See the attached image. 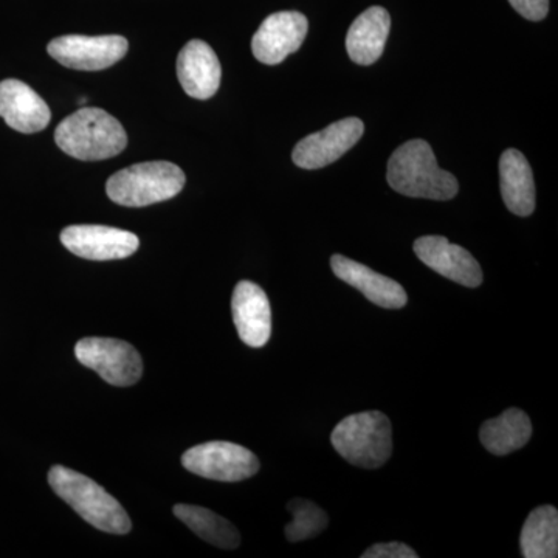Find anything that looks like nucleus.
Returning a JSON list of instances; mask_svg holds the SVG:
<instances>
[{"label":"nucleus","instance_id":"1","mask_svg":"<svg viewBox=\"0 0 558 558\" xmlns=\"http://www.w3.org/2000/svg\"><path fill=\"white\" fill-rule=\"evenodd\" d=\"M387 180L396 193L429 201H450L459 183L450 172L440 170L432 146L416 138L403 143L388 161Z\"/></svg>","mask_w":558,"mask_h":558},{"label":"nucleus","instance_id":"2","mask_svg":"<svg viewBox=\"0 0 558 558\" xmlns=\"http://www.w3.org/2000/svg\"><path fill=\"white\" fill-rule=\"evenodd\" d=\"M58 148L73 159H112L128 146V134L116 117L98 108H83L62 120L54 131Z\"/></svg>","mask_w":558,"mask_h":558},{"label":"nucleus","instance_id":"3","mask_svg":"<svg viewBox=\"0 0 558 558\" xmlns=\"http://www.w3.org/2000/svg\"><path fill=\"white\" fill-rule=\"evenodd\" d=\"M49 484L81 519L108 534H130L132 523L123 506L94 480L64 465H53Z\"/></svg>","mask_w":558,"mask_h":558},{"label":"nucleus","instance_id":"4","mask_svg":"<svg viewBox=\"0 0 558 558\" xmlns=\"http://www.w3.org/2000/svg\"><path fill=\"white\" fill-rule=\"evenodd\" d=\"M185 172L170 161H145L124 168L106 183L109 199L123 207H148L178 196Z\"/></svg>","mask_w":558,"mask_h":558},{"label":"nucleus","instance_id":"5","mask_svg":"<svg viewBox=\"0 0 558 558\" xmlns=\"http://www.w3.org/2000/svg\"><path fill=\"white\" fill-rule=\"evenodd\" d=\"M330 442L349 464L379 469L392 453L391 422L380 411L351 414L333 428Z\"/></svg>","mask_w":558,"mask_h":558},{"label":"nucleus","instance_id":"6","mask_svg":"<svg viewBox=\"0 0 558 558\" xmlns=\"http://www.w3.org/2000/svg\"><path fill=\"white\" fill-rule=\"evenodd\" d=\"M182 465L202 478L238 483L259 470L258 458L245 447L226 440L201 444L182 454Z\"/></svg>","mask_w":558,"mask_h":558},{"label":"nucleus","instance_id":"7","mask_svg":"<svg viewBox=\"0 0 558 558\" xmlns=\"http://www.w3.org/2000/svg\"><path fill=\"white\" fill-rule=\"evenodd\" d=\"M75 355L113 387H131L143 374L142 357L128 341L87 337L76 343Z\"/></svg>","mask_w":558,"mask_h":558},{"label":"nucleus","instance_id":"8","mask_svg":"<svg viewBox=\"0 0 558 558\" xmlns=\"http://www.w3.org/2000/svg\"><path fill=\"white\" fill-rule=\"evenodd\" d=\"M47 50L64 68L97 72L123 60L130 43L119 35H68L50 40Z\"/></svg>","mask_w":558,"mask_h":558},{"label":"nucleus","instance_id":"9","mask_svg":"<svg viewBox=\"0 0 558 558\" xmlns=\"http://www.w3.org/2000/svg\"><path fill=\"white\" fill-rule=\"evenodd\" d=\"M365 132L360 119H344L329 124L325 130L315 132L301 140L292 153V160L303 170H319L343 157L349 149L357 145Z\"/></svg>","mask_w":558,"mask_h":558},{"label":"nucleus","instance_id":"10","mask_svg":"<svg viewBox=\"0 0 558 558\" xmlns=\"http://www.w3.org/2000/svg\"><path fill=\"white\" fill-rule=\"evenodd\" d=\"M61 242L73 255L90 260L130 258L140 247L131 231L106 226H70L62 230Z\"/></svg>","mask_w":558,"mask_h":558},{"label":"nucleus","instance_id":"11","mask_svg":"<svg viewBox=\"0 0 558 558\" xmlns=\"http://www.w3.org/2000/svg\"><path fill=\"white\" fill-rule=\"evenodd\" d=\"M307 31L310 22L299 11L270 14L253 36V54L263 64L277 65L300 49Z\"/></svg>","mask_w":558,"mask_h":558},{"label":"nucleus","instance_id":"12","mask_svg":"<svg viewBox=\"0 0 558 558\" xmlns=\"http://www.w3.org/2000/svg\"><path fill=\"white\" fill-rule=\"evenodd\" d=\"M414 253L425 266L465 288L483 284V270L468 250L451 244L444 236H422L414 242Z\"/></svg>","mask_w":558,"mask_h":558},{"label":"nucleus","instance_id":"13","mask_svg":"<svg viewBox=\"0 0 558 558\" xmlns=\"http://www.w3.org/2000/svg\"><path fill=\"white\" fill-rule=\"evenodd\" d=\"M238 336L252 348L266 347L271 336V310L266 292L252 281H241L231 299Z\"/></svg>","mask_w":558,"mask_h":558},{"label":"nucleus","instance_id":"14","mask_svg":"<svg viewBox=\"0 0 558 558\" xmlns=\"http://www.w3.org/2000/svg\"><path fill=\"white\" fill-rule=\"evenodd\" d=\"M178 78L186 95L196 100H208L220 86L219 58L207 43L190 40L178 57Z\"/></svg>","mask_w":558,"mask_h":558},{"label":"nucleus","instance_id":"15","mask_svg":"<svg viewBox=\"0 0 558 558\" xmlns=\"http://www.w3.org/2000/svg\"><path fill=\"white\" fill-rule=\"evenodd\" d=\"M0 117L11 130L35 134L49 126L51 112L47 102L20 80L0 83Z\"/></svg>","mask_w":558,"mask_h":558},{"label":"nucleus","instance_id":"16","mask_svg":"<svg viewBox=\"0 0 558 558\" xmlns=\"http://www.w3.org/2000/svg\"><path fill=\"white\" fill-rule=\"evenodd\" d=\"M330 267L337 278L360 290L376 306L385 310H402L407 306L409 296L405 289L395 279L384 277L357 260L341 255L330 258Z\"/></svg>","mask_w":558,"mask_h":558},{"label":"nucleus","instance_id":"17","mask_svg":"<svg viewBox=\"0 0 558 558\" xmlns=\"http://www.w3.org/2000/svg\"><path fill=\"white\" fill-rule=\"evenodd\" d=\"M391 16L381 7H371L352 22L347 36L349 58L359 65L374 64L387 46Z\"/></svg>","mask_w":558,"mask_h":558},{"label":"nucleus","instance_id":"18","mask_svg":"<svg viewBox=\"0 0 558 558\" xmlns=\"http://www.w3.org/2000/svg\"><path fill=\"white\" fill-rule=\"evenodd\" d=\"M501 196L510 213L527 218L535 209V182L531 165L517 149H508L499 159Z\"/></svg>","mask_w":558,"mask_h":558},{"label":"nucleus","instance_id":"19","mask_svg":"<svg viewBox=\"0 0 558 558\" xmlns=\"http://www.w3.org/2000/svg\"><path fill=\"white\" fill-rule=\"evenodd\" d=\"M532 436L531 418L523 410L509 409L501 416L484 422L480 439L487 451L497 457H506L523 449Z\"/></svg>","mask_w":558,"mask_h":558},{"label":"nucleus","instance_id":"20","mask_svg":"<svg viewBox=\"0 0 558 558\" xmlns=\"http://www.w3.org/2000/svg\"><path fill=\"white\" fill-rule=\"evenodd\" d=\"M174 515L209 545L222 549L240 548V532L218 513L201 506L178 505L174 506Z\"/></svg>","mask_w":558,"mask_h":558},{"label":"nucleus","instance_id":"21","mask_svg":"<svg viewBox=\"0 0 558 558\" xmlns=\"http://www.w3.org/2000/svg\"><path fill=\"white\" fill-rule=\"evenodd\" d=\"M520 546L526 558L558 556V512L554 506L532 510L521 531Z\"/></svg>","mask_w":558,"mask_h":558},{"label":"nucleus","instance_id":"22","mask_svg":"<svg viewBox=\"0 0 558 558\" xmlns=\"http://www.w3.org/2000/svg\"><path fill=\"white\" fill-rule=\"evenodd\" d=\"M293 521L286 526V537L296 543L317 537L329 524L328 513L310 499L295 498L288 505Z\"/></svg>","mask_w":558,"mask_h":558},{"label":"nucleus","instance_id":"23","mask_svg":"<svg viewBox=\"0 0 558 558\" xmlns=\"http://www.w3.org/2000/svg\"><path fill=\"white\" fill-rule=\"evenodd\" d=\"M417 553L405 543H379L362 554V558H417Z\"/></svg>","mask_w":558,"mask_h":558},{"label":"nucleus","instance_id":"24","mask_svg":"<svg viewBox=\"0 0 558 558\" xmlns=\"http://www.w3.org/2000/svg\"><path fill=\"white\" fill-rule=\"evenodd\" d=\"M510 5L527 21H543L548 16L549 0H509Z\"/></svg>","mask_w":558,"mask_h":558}]
</instances>
